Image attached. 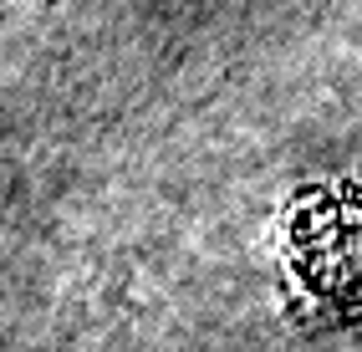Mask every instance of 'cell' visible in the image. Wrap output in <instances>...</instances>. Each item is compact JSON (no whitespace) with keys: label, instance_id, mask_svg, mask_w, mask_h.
<instances>
[{"label":"cell","instance_id":"cell-1","mask_svg":"<svg viewBox=\"0 0 362 352\" xmlns=\"http://www.w3.org/2000/svg\"><path fill=\"white\" fill-rule=\"evenodd\" d=\"M286 255L306 291L327 307H362V189L337 184L306 194L286 225Z\"/></svg>","mask_w":362,"mask_h":352}]
</instances>
